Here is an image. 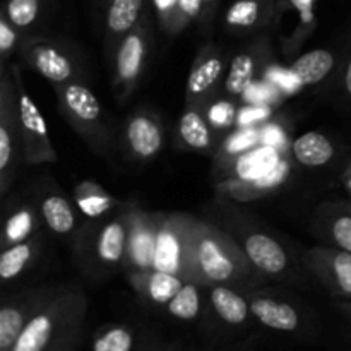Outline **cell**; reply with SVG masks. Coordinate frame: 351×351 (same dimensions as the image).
I'll return each instance as SVG.
<instances>
[{
	"label": "cell",
	"instance_id": "cell-1",
	"mask_svg": "<svg viewBox=\"0 0 351 351\" xmlns=\"http://www.w3.org/2000/svg\"><path fill=\"white\" fill-rule=\"evenodd\" d=\"M88 298L77 285H57L9 351H53L84 332Z\"/></svg>",
	"mask_w": 351,
	"mask_h": 351
},
{
	"label": "cell",
	"instance_id": "cell-2",
	"mask_svg": "<svg viewBox=\"0 0 351 351\" xmlns=\"http://www.w3.org/2000/svg\"><path fill=\"white\" fill-rule=\"evenodd\" d=\"M259 273L242 245L211 223L195 218L191 232V280L202 288L213 285L239 287Z\"/></svg>",
	"mask_w": 351,
	"mask_h": 351
},
{
	"label": "cell",
	"instance_id": "cell-3",
	"mask_svg": "<svg viewBox=\"0 0 351 351\" xmlns=\"http://www.w3.org/2000/svg\"><path fill=\"white\" fill-rule=\"evenodd\" d=\"M130 208L132 202H122L112 215L86 221L72 243L75 263L91 280H101L125 267Z\"/></svg>",
	"mask_w": 351,
	"mask_h": 351
},
{
	"label": "cell",
	"instance_id": "cell-4",
	"mask_svg": "<svg viewBox=\"0 0 351 351\" xmlns=\"http://www.w3.org/2000/svg\"><path fill=\"white\" fill-rule=\"evenodd\" d=\"M62 115L69 125L82 137L86 144L99 156H106L112 149V132L105 119V112L98 96L88 82L77 79L55 88Z\"/></svg>",
	"mask_w": 351,
	"mask_h": 351
},
{
	"label": "cell",
	"instance_id": "cell-5",
	"mask_svg": "<svg viewBox=\"0 0 351 351\" xmlns=\"http://www.w3.org/2000/svg\"><path fill=\"white\" fill-rule=\"evenodd\" d=\"M23 161L19 99L10 67L0 71V195L12 189Z\"/></svg>",
	"mask_w": 351,
	"mask_h": 351
},
{
	"label": "cell",
	"instance_id": "cell-6",
	"mask_svg": "<svg viewBox=\"0 0 351 351\" xmlns=\"http://www.w3.org/2000/svg\"><path fill=\"white\" fill-rule=\"evenodd\" d=\"M19 57L24 65L43 75L53 88L71 81L84 79V65L77 51L71 50L67 43L48 36L29 34L19 48Z\"/></svg>",
	"mask_w": 351,
	"mask_h": 351
},
{
	"label": "cell",
	"instance_id": "cell-7",
	"mask_svg": "<svg viewBox=\"0 0 351 351\" xmlns=\"http://www.w3.org/2000/svg\"><path fill=\"white\" fill-rule=\"evenodd\" d=\"M151 24H153L151 12L146 10L136 27L120 40L113 51V89L120 101L132 95L143 77L147 57H149L151 38H153Z\"/></svg>",
	"mask_w": 351,
	"mask_h": 351
},
{
	"label": "cell",
	"instance_id": "cell-8",
	"mask_svg": "<svg viewBox=\"0 0 351 351\" xmlns=\"http://www.w3.org/2000/svg\"><path fill=\"white\" fill-rule=\"evenodd\" d=\"M194 216L160 215L153 269L167 271L191 280V232Z\"/></svg>",
	"mask_w": 351,
	"mask_h": 351
},
{
	"label": "cell",
	"instance_id": "cell-9",
	"mask_svg": "<svg viewBox=\"0 0 351 351\" xmlns=\"http://www.w3.org/2000/svg\"><path fill=\"white\" fill-rule=\"evenodd\" d=\"M10 72L14 75L17 88V99H19V122H21V139H23V161L24 165L36 167L43 163H57L58 156L48 136L47 123L43 115L38 110L23 82L19 64H10Z\"/></svg>",
	"mask_w": 351,
	"mask_h": 351
},
{
	"label": "cell",
	"instance_id": "cell-10",
	"mask_svg": "<svg viewBox=\"0 0 351 351\" xmlns=\"http://www.w3.org/2000/svg\"><path fill=\"white\" fill-rule=\"evenodd\" d=\"M271 27L285 53H297L317 27V0H276Z\"/></svg>",
	"mask_w": 351,
	"mask_h": 351
},
{
	"label": "cell",
	"instance_id": "cell-11",
	"mask_svg": "<svg viewBox=\"0 0 351 351\" xmlns=\"http://www.w3.org/2000/svg\"><path fill=\"white\" fill-rule=\"evenodd\" d=\"M33 195L40 208L45 228L51 235L74 243L86 223L74 202L69 201L62 194L60 187L53 184L50 178L38 182V187L34 189Z\"/></svg>",
	"mask_w": 351,
	"mask_h": 351
},
{
	"label": "cell",
	"instance_id": "cell-12",
	"mask_svg": "<svg viewBox=\"0 0 351 351\" xmlns=\"http://www.w3.org/2000/svg\"><path fill=\"white\" fill-rule=\"evenodd\" d=\"M57 285H38L10 295L0 307V350H12L27 322L48 302Z\"/></svg>",
	"mask_w": 351,
	"mask_h": 351
},
{
	"label": "cell",
	"instance_id": "cell-13",
	"mask_svg": "<svg viewBox=\"0 0 351 351\" xmlns=\"http://www.w3.org/2000/svg\"><path fill=\"white\" fill-rule=\"evenodd\" d=\"M225 53L219 48L206 47L199 51L189 72L185 106H195L206 112L225 74Z\"/></svg>",
	"mask_w": 351,
	"mask_h": 351
},
{
	"label": "cell",
	"instance_id": "cell-14",
	"mask_svg": "<svg viewBox=\"0 0 351 351\" xmlns=\"http://www.w3.org/2000/svg\"><path fill=\"white\" fill-rule=\"evenodd\" d=\"M158 213H147L132 202L130 208L129 239H127V259L123 269L127 273H143L153 269L154 243H156Z\"/></svg>",
	"mask_w": 351,
	"mask_h": 351
},
{
	"label": "cell",
	"instance_id": "cell-15",
	"mask_svg": "<svg viewBox=\"0 0 351 351\" xmlns=\"http://www.w3.org/2000/svg\"><path fill=\"white\" fill-rule=\"evenodd\" d=\"M122 139L127 154L134 161L147 163L163 149V123L149 110H137L127 119L122 130Z\"/></svg>",
	"mask_w": 351,
	"mask_h": 351
},
{
	"label": "cell",
	"instance_id": "cell-16",
	"mask_svg": "<svg viewBox=\"0 0 351 351\" xmlns=\"http://www.w3.org/2000/svg\"><path fill=\"white\" fill-rule=\"evenodd\" d=\"M305 261L335 297L351 300V252L338 247H315Z\"/></svg>",
	"mask_w": 351,
	"mask_h": 351
},
{
	"label": "cell",
	"instance_id": "cell-17",
	"mask_svg": "<svg viewBox=\"0 0 351 351\" xmlns=\"http://www.w3.org/2000/svg\"><path fill=\"white\" fill-rule=\"evenodd\" d=\"M43 218H41L40 208L34 199L16 197L12 202L5 206L3 211V228L0 235V249L16 245L24 240L33 239L34 235L43 230Z\"/></svg>",
	"mask_w": 351,
	"mask_h": 351
},
{
	"label": "cell",
	"instance_id": "cell-18",
	"mask_svg": "<svg viewBox=\"0 0 351 351\" xmlns=\"http://www.w3.org/2000/svg\"><path fill=\"white\" fill-rule=\"evenodd\" d=\"M249 304L252 317L271 331L293 335L305 328L304 314L290 302L280 300L271 295L250 293Z\"/></svg>",
	"mask_w": 351,
	"mask_h": 351
},
{
	"label": "cell",
	"instance_id": "cell-19",
	"mask_svg": "<svg viewBox=\"0 0 351 351\" xmlns=\"http://www.w3.org/2000/svg\"><path fill=\"white\" fill-rule=\"evenodd\" d=\"M242 249L259 274L271 278L287 276L291 259L285 247L264 232H249L242 239Z\"/></svg>",
	"mask_w": 351,
	"mask_h": 351
},
{
	"label": "cell",
	"instance_id": "cell-20",
	"mask_svg": "<svg viewBox=\"0 0 351 351\" xmlns=\"http://www.w3.org/2000/svg\"><path fill=\"white\" fill-rule=\"evenodd\" d=\"M146 10V0H108L106 2L103 47L110 62H112L117 45L130 29L136 27Z\"/></svg>",
	"mask_w": 351,
	"mask_h": 351
},
{
	"label": "cell",
	"instance_id": "cell-21",
	"mask_svg": "<svg viewBox=\"0 0 351 351\" xmlns=\"http://www.w3.org/2000/svg\"><path fill=\"white\" fill-rule=\"evenodd\" d=\"M136 293L144 302L158 307H167L168 302L180 291L185 285V278L167 271H143V273H127Z\"/></svg>",
	"mask_w": 351,
	"mask_h": 351
},
{
	"label": "cell",
	"instance_id": "cell-22",
	"mask_svg": "<svg viewBox=\"0 0 351 351\" xmlns=\"http://www.w3.org/2000/svg\"><path fill=\"white\" fill-rule=\"evenodd\" d=\"M276 0H235L225 14V26L232 33H256L271 26Z\"/></svg>",
	"mask_w": 351,
	"mask_h": 351
},
{
	"label": "cell",
	"instance_id": "cell-23",
	"mask_svg": "<svg viewBox=\"0 0 351 351\" xmlns=\"http://www.w3.org/2000/svg\"><path fill=\"white\" fill-rule=\"evenodd\" d=\"M208 298L213 312L228 328H243L252 317L249 297L240 293L228 285H213L208 287Z\"/></svg>",
	"mask_w": 351,
	"mask_h": 351
},
{
	"label": "cell",
	"instance_id": "cell-24",
	"mask_svg": "<svg viewBox=\"0 0 351 351\" xmlns=\"http://www.w3.org/2000/svg\"><path fill=\"white\" fill-rule=\"evenodd\" d=\"M43 250V232L33 239L24 240L2 249L0 252V280L3 283H12L33 267Z\"/></svg>",
	"mask_w": 351,
	"mask_h": 351
},
{
	"label": "cell",
	"instance_id": "cell-25",
	"mask_svg": "<svg viewBox=\"0 0 351 351\" xmlns=\"http://www.w3.org/2000/svg\"><path fill=\"white\" fill-rule=\"evenodd\" d=\"M178 137L191 151L211 153L215 149V129L206 119V113L195 106H185L178 120Z\"/></svg>",
	"mask_w": 351,
	"mask_h": 351
},
{
	"label": "cell",
	"instance_id": "cell-26",
	"mask_svg": "<svg viewBox=\"0 0 351 351\" xmlns=\"http://www.w3.org/2000/svg\"><path fill=\"white\" fill-rule=\"evenodd\" d=\"M74 204L86 221L105 218L120 208L122 202L96 182H81L74 189Z\"/></svg>",
	"mask_w": 351,
	"mask_h": 351
},
{
	"label": "cell",
	"instance_id": "cell-27",
	"mask_svg": "<svg viewBox=\"0 0 351 351\" xmlns=\"http://www.w3.org/2000/svg\"><path fill=\"white\" fill-rule=\"evenodd\" d=\"M291 153L302 167L321 168L331 163L336 147L328 136L311 130L295 139V143L291 144Z\"/></svg>",
	"mask_w": 351,
	"mask_h": 351
},
{
	"label": "cell",
	"instance_id": "cell-28",
	"mask_svg": "<svg viewBox=\"0 0 351 351\" xmlns=\"http://www.w3.org/2000/svg\"><path fill=\"white\" fill-rule=\"evenodd\" d=\"M261 50H243L230 62L228 74L225 77V91L230 98H240L254 84L261 62Z\"/></svg>",
	"mask_w": 351,
	"mask_h": 351
},
{
	"label": "cell",
	"instance_id": "cell-29",
	"mask_svg": "<svg viewBox=\"0 0 351 351\" xmlns=\"http://www.w3.org/2000/svg\"><path fill=\"white\" fill-rule=\"evenodd\" d=\"M335 55L324 48L311 50L300 55L291 64V74L297 77L302 86H314L324 81L335 69Z\"/></svg>",
	"mask_w": 351,
	"mask_h": 351
},
{
	"label": "cell",
	"instance_id": "cell-30",
	"mask_svg": "<svg viewBox=\"0 0 351 351\" xmlns=\"http://www.w3.org/2000/svg\"><path fill=\"white\" fill-rule=\"evenodd\" d=\"M141 335L129 324H105L93 335L91 351H136Z\"/></svg>",
	"mask_w": 351,
	"mask_h": 351
},
{
	"label": "cell",
	"instance_id": "cell-31",
	"mask_svg": "<svg viewBox=\"0 0 351 351\" xmlns=\"http://www.w3.org/2000/svg\"><path fill=\"white\" fill-rule=\"evenodd\" d=\"M47 10V0H3L2 14L10 24L29 36Z\"/></svg>",
	"mask_w": 351,
	"mask_h": 351
},
{
	"label": "cell",
	"instance_id": "cell-32",
	"mask_svg": "<svg viewBox=\"0 0 351 351\" xmlns=\"http://www.w3.org/2000/svg\"><path fill=\"white\" fill-rule=\"evenodd\" d=\"M202 287L187 280L177 295L167 304V312L177 321L194 322L202 315Z\"/></svg>",
	"mask_w": 351,
	"mask_h": 351
},
{
	"label": "cell",
	"instance_id": "cell-33",
	"mask_svg": "<svg viewBox=\"0 0 351 351\" xmlns=\"http://www.w3.org/2000/svg\"><path fill=\"white\" fill-rule=\"evenodd\" d=\"M27 34L17 29L14 24H10L5 17L0 14V71L10 65V57L16 51H19L21 45L26 40Z\"/></svg>",
	"mask_w": 351,
	"mask_h": 351
},
{
	"label": "cell",
	"instance_id": "cell-34",
	"mask_svg": "<svg viewBox=\"0 0 351 351\" xmlns=\"http://www.w3.org/2000/svg\"><path fill=\"white\" fill-rule=\"evenodd\" d=\"M204 113L206 119H208V122L211 123V127L215 130L230 129L239 120L235 103L228 101V99H216V101H211V105L206 108Z\"/></svg>",
	"mask_w": 351,
	"mask_h": 351
},
{
	"label": "cell",
	"instance_id": "cell-35",
	"mask_svg": "<svg viewBox=\"0 0 351 351\" xmlns=\"http://www.w3.org/2000/svg\"><path fill=\"white\" fill-rule=\"evenodd\" d=\"M204 12V0H178L177 14H175L173 26L170 36H177L187 26H191L195 19L202 17Z\"/></svg>",
	"mask_w": 351,
	"mask_h": 351
},
{
	"label": "cell",
	"instance_id": "cell-36",
	"mask_svg": "<svg viewBox=\"0 0 351 351\" xmlns=\"http://www.w3.org/2000/svg\"><path fill=\"white\" fill-rule=\"evenodd\" d=\"M329 233H331L332 242L338 249L351 252V215L343 213V215L336 216L331 221Z\"/></svg>",
	"mask_w": 351,
	"mask_h": 351
},
{
	"label": "cell",
	"instance_id": "cell-37",
	"mask_svg": "<svg viewBox=\"0 0 351 351\" xmlns=\"http://www.w3.org/2000/svg\"><path fill=\"white\" fill-rule=\"evenodd\" d=\"M153 2V10L156 14L158 24L167 34H170L171 26H173L175 14H177L178 0H151Z\"/></svg>",
	"mask_w": 351,
	"mask_h": 351
},
{
	"label": "cell",
	"instance_id": "cell-38",
	"mask_svg": "<svg viewBox=\"0 0 351 351\" xmlns=\"http://www.w3.org/2000/svg\"><path fill=\"white\" fill-rule=\"evenodd\" d=\"M163 343L160 341L156 332L153 331H143L141 335V341L137 345L136 351H161L163 350Z\"/></svg>",
	"mask_w": 351,
	"mask_h": 351
},
{
	"label": "cell",
	"instance_id": "cell-39",
	"mask_svg": "<svg viewBox=\"0 0 351 351\" xmlns=\"http://www.w3.org/2000/svg\"><path fill=\"white\" fill-rule=\"evenodd\" d=\"M269 115V110L267 108H254L252 110V115H249V113H240V120H243V122H256V120H261L263 117H267Z\"/></svg>",
	"mask_w": 351,
	"mask_h": 351
},
{
	"label": "cell",
	"instance_id": "cell-40",
	"mask_svg": "<svg viewBox=\"0 0 351 351\" xmlns=\"http://www.w3.org/2000/svg\"><path fill=\"white\" fill-rule=\"evenodd\" d=\"M219 0H204V12H202V23H209V19H211L213 12H215L216 9V3H218Z\"/></svg>",
	"mask_w": 351,
	"mask_h": 351
},
{
	"label": "cell",
	"instance_id": "cell-41",
	"mask_svg": "<svg viewBox=\"0 0 351 351\" xmlns=\"http://www.w3.org/2000/svg\"><path fill=\"white\" fill-rule=\"evenodd\" d=\"M81 341H82V336L81 338H75V339H72V341L65 343V345H62L60 348H57L53 351H77L79 346H81Z\"/></svg>",
	"mask_w": 351,
	"mask_h": 351
},
{
	"label": "cell",
	"instance_id": "cell-42",
	"mask_svg": "<svg viewBox=\"0 0 351 351\" xmlns=\"http://www.w3.org/2000/svg\"><path fill=\"white\" fill-rule=\"evenodd\" d=\"M345 89L351 96V58L348 60V65H346V71H345Z\"/></svg>",
	"mask_w": 351,
	"mask_h": 351
},
{
	"label": "cell",
	"instance_id": "cell-43",
	"mask_svg": "<svg viewBox=\"0 0 351 351\" xmlns=\"http://www.w3.org/2000/svg\"><path fill=\"white\" fill-rule=\"evenodd\" d=\"M339 308L351 319V300H343L341 304H339Z\"/></svg>",
	"mask_w": 351,
	"mask_h": 351
},
{
	"label": "cell",
	"instance_id": "cell-44",
	"mask_svg": "<svg viewBox=\"0 0 351 351\" xmlns=\"http://www.w3.org/2000/svg\"><path fill=\"white\" fill-rule=\"evenodd\" d=\"M161 351H185V350L178 348V346H163V350Z\"/></svg>",
	"mask_w": 351,
	"mask_h": 351
},
{
	"label": "cell",
	"instance_id": "cell-45",
	"mask_svg": "<svg viewBox=\"0 0 351 351\" xmlns=\"http://www.w3.org/2000/svg\"><path fill=\"white\" fill-rule=\"evenodd\" d=\"M96 3H98L99 7H103V10H105V5H106V2H108V0H95Z\"/></svg>",
	"mask_w": 351,
	"mask_h": 351
},
{
	"label": "cell",
	"instance_id": "cell-46",
	"mask_svg": "<svg viewBox=\"0 0 351 351\" xmlns=\"http://www.w3.org/2000/svg\"><path fill=\"white\" fill-rule=\"evenodd\" d=\"M0 351H9V350H0Z\"/></svg>",
	"mask_w": 351,
	"mask_h": 351
}]
</instances>
